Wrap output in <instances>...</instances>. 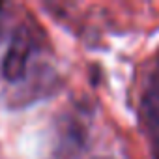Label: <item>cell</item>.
<instances>
[{"label": "cell", "mask_w": 159, "mask_h": 159, "mask_svg": "<svg viewBox=\"0 0 159 159\" xmlns=\"http://www.w3.org/2000/svg\"><path fill=\"white\" fill-rule=\"evenodd\" d=\"M32 41L25 28H19L11 38V43L2 58V77L8 83H23L28 75V60H30Z\"/></svg>", "instance_id": "obj_1"}, {"label": "cell", "mask_w": 159, "mask_h": 159, "mask_svg": "<svg viewBox=\"0 0 159 159\" xmlns=\"http://www.w3.org/2000/svg\"><path fill=\"white\" fill-rule=\"evenodd\" d=\"M144 118L152 127H159V88H152L142 101Z\"/></svg>", "instance_id": "obj_2"}, {"label": "cell", "mask_w": 159, "mask_h": 159, "mask_svg": "<svg viewBox=\"0 0 159 159\" xmlns=\"http://www.w3.org/2000/svg\"><path fill=\"white\" fill-rule=\"evenodd\" d=\"M153 157H155V159H159V144L155 146V153H153Z\"/></svg>", "instance_id": "obj_3"}]
</instances>
